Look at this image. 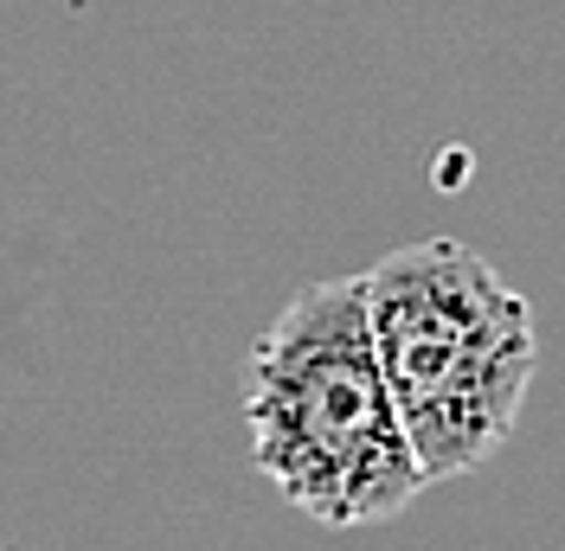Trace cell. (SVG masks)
<instances>
[{
  "label": "cell",
  "mask_w": 565,
  "mask_h": 551,
  "mask_svg": "<svg viewBox=\"0 0 565 551\" xmlns=\"http://www.w3.org/2000/svg\"><path fill=\"white\" fill-rule=\"evenodd\" d=\"M366 334L424 487L457 482L514 443L540 372L527 295L482 250L412 238L360 276Z\"/></svg>",
  "instance_id": "7a4b0ae2"
},
{
  "label": "cell",
  "mask_w": 565,
  "mask_h": 551,
  "mask_svg": "<svg viewBox=\"0 0 565 551\" xmlns=\"http://www.w3.org/2000/svg\"><path fill=\"white\" fill-rule=\"evenodd\" d=\"M245 436L257 475L334 532L386 526L424 494L366 334L360 276L296 289L250 341Z\"/></svg>",
  "instance_id": "6da1fadb"
}]
</instances>
